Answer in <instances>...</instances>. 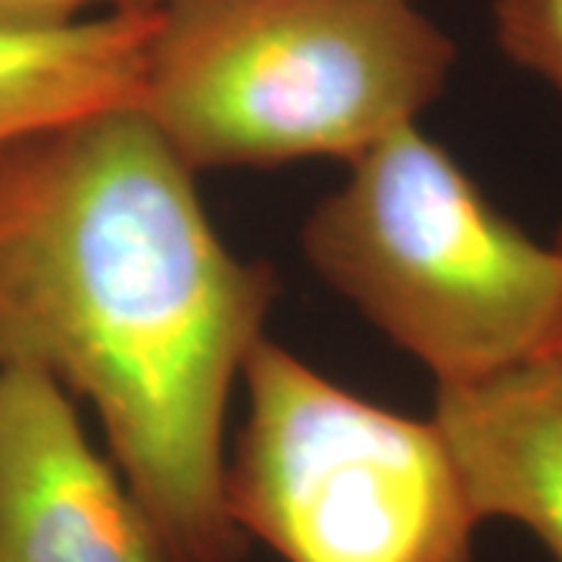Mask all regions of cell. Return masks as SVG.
<instances>
[{
	"label": "cell",
	"mask_w": 562,
	"mask_h": 562,
	"mask_svg": "<svg viewBox=\"0 0 562 562\" xmlns=\"http://www.w3.org/2000/svg\"><path fill=\"white\" fill-rule=\"evenodd\" d=\"M194 176L138 106L3 144L0 362L94 409L166 560L241 562L225 419L279 284L222 241Z\"/></svg>",
	"instance_id": "obj_1"
},
{
	"label": "cell",
	"mask_w": 562,
	"mask_h": 562,
	"mask_svg": "<svg viewBox=\"0 0 562 562\" xmlns=\"http://www.w3.org/2000/svg\"><path fill=\"white\" fill-rule=\"evenodd\" d=\"M453 66L419 0H157L138 110L194 172L350 162Z\"/></svg>",
	"instance_id": "obj_2"
},
{
	"label": "cell",
	"mask_w": 562,
	"mask_h": 562,
	"mask_svg": "<svg viewBox=\"0 0 562 562\" xmlns=\"http://www.w3.org/2000/svg\"><path fill=\"white\" fill-rule=\"evenodd\" d=\"M313 272L435 387L538 360L562 319V250L531 238L419 122L347 162L301 232Z\"/></svg>",
	"instance_id": "obj_3"
},
{
	"label": "cell",
	"mask_w": 562,
	"mask_h": 562,
	"mask_svg": "<svg viewBox=\"0 0 562 562\" xmlns=\"http://www.w3.org/2000/svg\"><path fill=\"white\" fill-rule=\"evenodd\" d=\"M225 503L281 562H472L482 519L435 419L350 394L262 338Z\"/></svg>",
	"instance_id": "obj_4"
},
{
	"label": "cell",
	"mask_w": 562,
	"mask_h": 562,
	"mask_svg": "<svg viewBox=\"0 0 562 562\" xmlns=\"http://www.w3.org/2000/svg\"><path fill=\"white\" fill-rule=\"evenodd\" d=\"M0 562H169L76 397L22 362H0Z\"/></svg>",
	"instance_id": "obj_5"
},
{
	"label": "cell",
	"mask_w": 562,
	"mask_h": 562,
	"mask_svg": "<svg viewBox=\"0 0 562 562\" xmlns=\"http://www.w3.org/2000/svg\"><path fill=\"white\" fill-rule=\"evenodd\" d=\"M431 419L482 522H513L562 562V360L435 387Z\"/></svg>",
	"instance_id": "obj_6"
},
{
	"label": "cell",
	"mask_w": 562,
	"mask_h": 562,
	"mask_svg": "<svg viewBox=\"0 0 562 562\" xmlns=\"http://www.w3.org/2000/svg\"><path fill=\"white\" fill-rule=\"evenodd\" d=\"M157 7L54 29L0 25V147L60 122L138 106Z\"/></svg>",
	"instance_id": "obj_7"
},
{
	"label": "cell",
	"mask_w": 562,
	"mask_h": 562,
	"mask_svg": "<svg viewBox=\"0 0 562 562\" xmlns=\"http://www.w3.org/2000/svg\"><path fill=\"white\" fill-rule=\"evenodd\" d=\"M497 47L562 94V0H494Z\"/></svg>",
	"instance_id": "obj_8"
},
{
	"label": "cell",
	"mask_w": 562,
	"mask_h": 562,
	"mask_svg": "<svg viewBox=\"0 0 562 562\" xmlns=\"http://www.w3.org/2000/svg\"><path fill=\"white\" fill-rule=\"evenodd\" d=\"M157 7V0H0V25L54 29L113 10Z\"/></svg>",
	"instance_id": "obj_9"
},
{
	"label": "cell",
	"mask_w": 562,
	"mask_h": 562,
	"mask_svg": "<svg viewBox=\"0 0 562 562\" xmlns=\"http://www.w3.org/2000/svg\"><path fill=\"white\" fill-rule=\"evenodd\" d=\"M557 247L562 250V232H560V238H557ZM543 357H560L562 360V319L560 325H557V335H553V341H550V347H547V353Z\"/></svg>",
	"instance_id": "obj_10"
}]
</instances>
